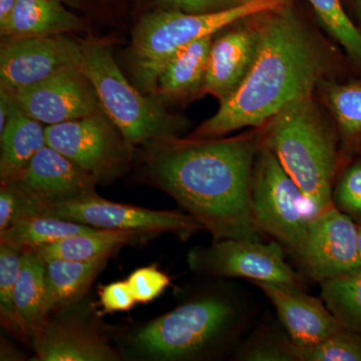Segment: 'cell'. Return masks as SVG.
<instances>
[{"instance_id":"obj_1","label":"cell","mask_w":361,"mask_h":361,"mask_svg":"<svg viewBox=\"0 0 361 361\" xmlns=\"http://www.w3.org/2000/svg\"><path fill=\"white\" fill-rule=\"evenodd\" d=\"M258 149L257 140L248 135L170 137L137 147L134 161L137 179L170 195L214 241H260L250 200Z\"/></svg>"},{"instance_id":"obj_2","label":"cell","mask_w":361,"mask_h":361,"mask_svg":"<svg viewBox=\"0 0 361 361\" xmlns=\"http://www.w3.org/2000/svg\"><path fill=\"white\" fill-rule=\"evenodd\" d=\"M257 27V49L245 78L192 139L261 127L291 104L311 97L324 73L325 58L305 26L285 6L268 13Z\"/></svg>"},{"instance_id":"obj_3","label":"cell","mask_w":361,"mask_h":361,"mask_svg":"<svg viewBox=\"0 0 361 361\" xmlns=\"http://www.w3.org/2000/svg\"><path fill=\"white\" fill-rule=\"evenodd\" d=\"M241 324L229 295L202 294L149 322L109 326L123 360L192 361L214 357L233 341Z\"/></svg>"},{"instance_id":"obj_4","label":"cell","mask_w":361,"mask_h":361,"mask_svg":"<svg viewBox=\"0 0 361 361\" xmlns=\"http://www.w3.org/2000/svg\"><path fill=\"white\" fill-rule=\"evenodd\" d=\"M270 123L263 145L300 188L313 215L334 206L336 142L311 97L291 104Z\"/></svg>"},{"instance_id":"obj_5","label":"cell","mask_w":361,"mask_h":361,"mask_svg":"<svg viewBox=\"0 0 361 361\" xmlns=\"http://www.w3.org/2000/svg\"><path fill=\"white\" fill-rule=\"evenodd\" d=\"M287 2L288 0H250L213 13L169 11L146 14L135 25L129 49L137 87L156 94L161 71L180 49L240 20L279 11Z\"/></svg>"},{"instance_id":"obj_6","label":"cell","mask_w":361,"mask_h":361,"mask_svg":"<svg viewBox=\"0 0 361 361\" xmlns=\"http://www.w3.org/2000/svg\"><path fill=\"white\" fill-rule=\"evenodd\" d=\"M80 70L96 90L104 113L134 148L154 140L179 137L185 123L159 99L144 96L116 65L109 42H82Z\"/></svg>"},{"instance_id":"obj_7","label":"cell","mask_w":361,"mask_h":361,"mask_svg":"<svg viewBox=\"0 0 361 361\" xmlns=\"http://www.w3.org/2000/svg\"><path fill=\"white\" fill-rule=\"evenodd\" d=\"M250 200L259 231L274 237L300 257L314 215L300 188L264 145L254 163Z\"/></svg>"},{"instance_id":"obj_8","label":"cell","mask_w":361,"mask_h":361,"mask_svg":"<svg viewBox=\"0 0 361 361\" xmlns=\"http://www.w3.org/2000/svg\"><path fill=\"white\" fill-rule=\"evenodd\" d=\"M47 144L85 169L99 184L120 179L132 167L135 148L104 111L45 126Z\"/></svg>"},{"instance_id":"obj_9","label":"cell","mask_w":361,"mask_h":361,"mask_svg":"<svg viewBox=\"0 0 361 361\" xmlns=\"http://www.w3.org/2000/svg\"><path fill=\"white\" fill-rule=\"evenodd\" d=\"M85 299V298H84ZM84 299L47 316L30 337L37 361H121L120 351Z\"/></svg>"},{"instance_id":"obj_10","label":"cell","mask_w":361,"mask_h":361,"mask_svg":"<svg viewBox=\"0 0 361 361\" xmlns=\"http://www.w3.org/2000/svg\"><path fill=\"white\" fill-rule=\"evenodd\" d=\"M39 210L42 215L102 230H137L159 235L174 233L185 238L204 230L203 226L189 214L115 203L97 193L61 203L40 204Z\"/></svg>"},{"instance_id":"obj_11","label":"cell","mask_w":361,"mask_h":361,"mask_svg":"<svg viewBox=\"0 0 361 361\" xmlns=\"http://www.w3.org/2000/svg\"><path fill=\"white\" fill-rule=\"evenodd\" d=\"M191 270L215 277L247 278L252 281L301 286L302 280L285 261L282 247L247 239L217 240L188 254Z\"/></svg>"},{"instance_id":"obj_12","label":"cell","mask_w":361,"mask_h":361,"mask_svg":"<svg viewBox=\"0 0 361 361\" xmlns=\"http://www.w3.org/2000/svg\"><path fill=\"white\" fill-rule=\"evenodd\" d=\"M82 42L66 35L6 37L0 49L1 89L13 92L80 66Z\"/></svg>"},{"instance_id":"obj_13","label":"cell","mask_w":361,"mask_h":361,"mask_svg":"<svg viewBox=\"0 0 361 361\" xmlns=\"http://www.w3.org/2000/svg\"><path fill=\"white\" fill-rule=\"evenodd\" d=\"M299 259L308 275L319 283L360 272L358 225L334 205L316 214Z\"/></svg>"},{"instance_id":"obj_14","label":"cell","mask_w":361,"mask_h":361,"mask_svg":"<svg viewBox=\"0 0 361 361\" xmlns=\"http://www.w3.org/2000/svg\"><path fill=\"white\" fill-rule=\"evenodd\" d=\"M8 92L21 110L44 126L104 111L96 90L80 66L59 71L39 84Z\"/></svg>"},{"instance_id":"obj_15","label":"cell","mask_w":361,"mask_h":361,"mask_svg":"<svg viewBox=\"0 0 361 361\" xmlns=\"http://www.w3.org/2000/svg\"><path fill=\"white\" fill-rule=\"evenodd\" d=\"M254 284L273 304L296 346L313 345L342 327L326 304L306 294L301 286L261 281Z\"/></svg>"},{"instance_id":"obj_16","label":"cell","mask_w":361,"mask_h":361,"mask_svg":"<svg viewBox=\"0 0 361 361\" xmlns=\"http://www.w3.org/2000/svg\"><path fill=\"white\" fill-rule=\"evenodd\" d=\"M16 183L37 199L39 205L61 203L96 194L99 184L94 176L49 145L33 157Z\"/></svg>"},{"instance_id":"obj_17","label":"cell","mask_w":361,"mask_h":361,"mask_svg":"<svg viewBox=\"0 0 361 361\" xmlns=\"http://www.w3.org/2000/svg\"><path fill=\"white\" fill-rule=\"evenodd\" d=\"M258 35L257 26H241L213 40L202 92L221 104L236 92L255 58Z\"/></svg>"},{"instance_id":"obj_18","label":"cell","mask_w":361,"mask_h":361,"mask_svg":"<svg viewBox=\"0 0 361 361\" xmlns=\"http://www.w3.org/2000/svg\"><path fill=\"white\" fill-rule=\"evenodd\" d=\"M11 115L0 133L1 185L18 180L33 157L47 145L44 123L28 116L14 103L11 96Z\"/></svg>"},{"instance_id":"obj_19","label":"cell","mask_w":361,"mask_h":361,"mask_svg":"<svg viewBox=\"0 0 361 361\" xmlns=\"http://www.w3.org/2000/svg\"><path fill=\"white\" fill-rule=\"evenodd\" d=\"M159 234L137 230H102L82 233L32 250L42 260L63 259L71 261H92L111 258L126 246L142 244Z\"/></svg>"},{"instance_id":"obj_20","label":"cell","mask_w":361,"mask_h":361,"mask_svg":"<svg viewBox=\"0 0 361 361\" xmlns=\"http://www.w3.org/2000/svg\"><path fill=\"white\" fill-rule=\"evenodd\" d=\"M110 258L92 261L52 259L45 264V311L47 315L82 300Z\"/></svg>"},{"instance_id":"obj_21","label":"cell","mask_w":361,"mask_h":361,"mask_svg":"<svg viewBox=\"0 0 361 361\" xmlns=\"http://www.w3.org/2000/svg\"><path fill=\"white\" fill-rule=\"evenodd\" d=\"M213 37L207 35L176 52L159 75L156 94L173 99L202 92Z\"/></svg>"},{"instance_id":"obj_22","label":"cell","mask_w":361,"mask_h":361,"mask_svg":"<svg viewBox=\"0 0 361 361\" xmlns=\"http://www.w3.org/2000/svg\"><path fill=\"white\" fill-rule=\"evenodd\" d=\"M82 28V21L61 0H16L13 20L4 37L65 35Z\"/></svg>"},{"instance_id":"obj_23","label":"cell","mask_w":361,"mask_h":361,"mask_svg":"<svg viewBox=\"0 0 361 361\" xmlns=\"http://www.w3.org/2000/svg\"><path fill=\"white\" fill-rule=\"evenodd\" d=\"M14 305L30 343L35 329L47 318L45 264L35 252H23L20 274L14 287Z\"/></svg>"},{"instance_id":"obj_24","label":"cell","mask_w":361,"mask_h":361,"mask_svg":"<svg viewBox=\"0 0 361 361\" xmlns=\"http://www.w3.org/2000/svg\"><path fill=\"white\" fill-rule=\"evenodd\" d=\"M96 229L97 228L92 226L39 214L18 221L0 232V243L7 244L23 252L32 251L59 240Z\"/></svg>"},{"instance_id":"obj_25","label":"cell","mask_w":361,"mask_h":361,"mask_svg":"<svg viewBox=\"0 0 361 361\" xmlns=\"http://www.w3.org/2000/svg\"><path fill=\"white\" fill-rule=\"evenodd\" d=\"M322 298L344 329L361 336V271L320 282Z\"/></svg>"},{"instance_id":"obj_26","label":"cell","mask_w":361,"mask_h":361,"mask_svg":"<svg viewBox=\"0 0 361 361\" xmlns=\"http://www.w3.org/2000/svg\"><path fill=\"white\" fill-rule=\"evenodd\" d=\"M324 99L348 146L361 142V82L325 85Z\"/></svg>"},{"instance_id":"obj_27","label":"cell","mask_w":361,"mask_h":361,"mask_svg":"<svg viewBox=\"0 0 361 361\" xmlns=\"http://www.w3.org/2000/svg\"><path fill=\"white\" fill-rule=\"evenodd\" d=\"M21 257L20 249L0 243V319L4 329L23 341H28L14 305V287L20 274Z\"/></svg>"},{"instance_id":"obj_28","label":"cell","mask_w":361,"mask_h":361,"mask_svg":"<svg viewBox=\"0 0 361 361\" xmlns=\"http://www.w3.org/2000/svg\"><path fill=\"white\" fill-rule=\"evenodd\" d=\"M324 30L348 52L349 56L361 63V32L351 21L341 0H308Z\"/></svg>"},{"instance_id":"obj_29","label":"cell","mask_w":361,"mask_h":361,"mask_svg":"<svg viewBox=\"0 0 361 361\" xmlns=\"http://www.w3.org/2000/svg\"><path fill=\"white\" fill-rule=\"evenodd\" d=\"M294 346L297 361H361V336L344 327L313 345Z\"/></svg>"},{"instance_id":"obj_30","label":"cell","mask_w":361,"mask_h":361,"mask_svg":"<svg viewBox=\"0 0 361 361\" xmlns=\"http://www.w3.org/2000/svg\"><path fill=\"white\" fill-rule=\"evenodd\" d=\"M39 202L18 183L0 188V232L14 223L39 214Z\"/></svg>"},{"instance_id":"obj_31","label":"cell","mask_w":361,"mask_h":361,"mask_svg":"<svg viewBox=\"0 0 361 361\" xmlns=\"http://www.w3.org/2000/svg\"><path fill=\"white\" fill-rule=\"evenodd\" d=\"M332 202L341 212L361 224V161L343 173L334 188Z\"/></svg>"},{"instance_id":"obj_32","label":"cell","mask_w":361,"mask_h":361,"mask_svg":"<svg viewBox=\"0 0 361 361\" xmlns=\"http://www.w3.org/2000/svg\"><path fill=\"white\" fill-rule=\"evenodd\" d=\"M237 360L247 361H297L290 338L269 336L250 341L240 350Z\"/></svg>"},{"instance_id":"obj_33","label":"cell","mask_w":361,"mask_h":361,"mask_svg":"<svg viewBox=\"0 0 361 361\" xmlns=\"http://www.w3.org/2000/svg\"><path fill=\"white\" fill-rule=\"evenodd\" d=\"M137 303H149L155 300L170 286L171 280L166 273L156 266L135 269L127 279Z\"/></svg>"},{"instance_id":"obj_34","label":"cell","mask_w":361,"mask_h":361,"mask_svg":"<svg viewBox=\"0 0 361 361\" xmlns=\"http://www.w3.org/2000/svg\"><path fill=\"white\" fill-rule=\"evenodd\" d=\"M99 294L104 314L129 311L137 303L127 280L104 285L99 288Z\"/></svg>"},{"instance_id":"obj_35","label":"cell","mask_w":361,"mask_h":361,"mask_svg":"<svg viewBox=\"0 0 361 361\" xmlns=\"http://www.w3.org/2000/svg\"><path fill=\"white\" fill-rule=\"evenodd\" d=\"M173 11L186 13H207L222 11L241 4L238 0H159Z\"/></svg>"},{"instance_id":"obj_36","label":"cell","mask_w":361,"mask_h":361,"mask_svg":"<svg viewBox=\"0 0 361 361\" xmlns=\"http://www.w3.org/2000/svg\"><path fill=\"white\" fill-rule=\"evenodd\" d=\"M16 0H0V32L4 33L13 20Z\"/></svg>"},{"instance_id":"obj_37","label":"cell","mask_w":361,"mask_h":361,"mask_svg":"<svg viewBox=\"0 0 361 361\" xmlns=\"http://www.w3.org/2000/svg\"><path fill=\"white\" fill-rule=\"evenodd\" d=\"M358 250H360L361 259V224L358 225Z\"/></svg>"},{"instance_id":"obj_38","label":"cell","mask_w":361,"mask_h":361,"mask_svg":"<svg viewBox=\"0 0 361 361\" xmlns=\"http://www.w3.org/2000/svg\"><path fill=\"white\" fill-rule=\"evenodd\" d=\"M239 2H247V1H250V0H238Z\"/></svg>"}]
</instances>
